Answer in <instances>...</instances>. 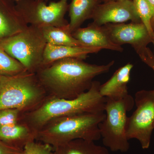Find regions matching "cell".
Segmentation results:
<instances>
[{"label": "cell", "instance_id": "27", "mask_svg": "<svg viewBox=\"0 0 154 154\" xmlns=\"http://www.w3.org/2000/svg\"><path fill=\"white\" fill-rule=\"evenodd\" d=\"M152 42H153V45H154V34Z\"/></svg>", "mask_w": 154, "mask_h": 154}, {"label": "cell", "instance_id": "15", "mask_svg": "<svg viewBox=\"0 0 154 154\" xmlns=\"http://www.w3.org/2000/svg\"><path fill=\"white\" fill-rule=\"evenodd\" d=\"M100 3V0H71L68 8L70 32L72 33L81 28L85 21L91 19L94 10Z\"/></svg>", "mask_w": 154, "mask_h": 154}, {"label": "cell", "instance_id": "30", "mask_svg": "<svg viewBox=\"0 0 154 154\" xmlns=\"http://www.w3.org/2000/svg\"><path fill=\"white\" fill-rule=\"evenodd\" d=\"M117 1H124V0H117Z\"/></svg>", "mask_w": 154, "mask_h": 154}, {"label": "cell", "instance_id": "13", "mask_svg": "<svg viewBox=\"0 0 154 154\" xmlns=\"http://www.w3.org/2000/svg\"><path fill=\"white\" fill-rule=\"evenodd\" d=\"M101 50L97 48L62 46L47 43L43 54L42 68L47 66L56 61L64 59L79 58L84 60L88 54L96 53Z\"/></svg>", "mask_w": 154, "mask_h": 154}, {"label": "cell", "instance_id": "24", "mask_svg": "<svg viewBox=\"0 0 154 154\" xmlns=\"http://www.w3.org/2000/svg\"><path fill=\"white\" fill-rule=\"evenodd\" d=\"M145 63L152 69L154 72V57L152 58H151V59L150 58Z\"/></svg>", "mask_w": 154, "mask_h": 154}, {"label": "cell", "instance_id": "19", "mask_svg": "<svg viewBox=\"0 0 154 154\" xmlns=\"http://www.w3.org/2000/svg\"><path fill=\"white\" fill-rule=\"evenodd\" d=\"M140 22L145 26L152 38L154 34V13L146 0H132Z\"/></svg>", "mask_w": 154, "mask_h": 154}, {"label": "cell", "instance_id": "8", "mask_svg": "<svg viewBox=\"0 0 154 154\" xmlns=\"http://www.w3.org/2000/svg\"><path fill=\"white\" fill-rule=\"evenodd\" d=\"M136 109L128 117L127 137L137 140L142 148L149 147L154 129V89L138 91L134 99Z\"/></svg>", "mask_w": 154, "mask_h": 154}, {"label": "cell", "instance_id": "33", "mask_svg": "<svg viewBox=\"0 0 154 154\" xmlns=\"http://www.w3.org/2000/svg\"></svg>", "mask_w": 154, "mask_h": 154}, {"label": "cell", "instance_id": "28", "mask_svg": "<svg viewBox=\"0 0 154 154\" xmlns=\"http://www.w3.org/2000/svg\"><path fill=\"white\" fill-rule=\"evenodd\" d=\"M113 1V0H105V1H104V2H108V1Z\"/></svg>", "mask_w": 154, "mask_h": 154}, {"label": "cell", "instance_id": "18", "mask_svg": "<svg viewBox=\"0 0 154 154\" xmlns=\"http://www.w3.org/2000/svg\"><path fill=\"white\" fill-rule=\"evenodd\" d=\"M28 26L18 12L10 15L0 9V41L21 32Z\"/></svg>", "mask_w": 154, "mask_h": 154}, {"label": "cell", "instance_id": "26", "mask_svg": "<svg viewBox=\"0 0 154 154\" xmlns=\"http://www.w3.org/2000/svg\"><path fill=\"white\" fill-rule=\"evenodd\" d=\"M36 1H40V2H46L48 0H36Z\"/></svg>", "mask_w": 154, "mask_h": 154}, {"label": "cell", "instance_id": "14", "mask_svg": "<svg viewBox=\"0 0 154 154\" xmlns=\"http://www.w3.org/2000/svg\"><path fill=\"white\" fill-rule=\"evenodd\" d=\"M36 133L21 122L0 127V140L19 149H23L27 144L36 141Z\"/></svg>", "mask_w": 154, "mask_h": 154}, {"label": "cell", "instance_id": "32", "mask_svg": "<svg viewBox=\"0 0 154 154\" xmlns=\"http://www.w3.org/2000/svg\"><path fill=\"white\" fill-rule=\"evenodd\" d=\"M1 75H0V79H1Z\"/></svg>", "mask_w": 154, "mask_h": 154}, {"label": "cell", "instance_id": "5", "mask_svg": "<svg viewBox=\"0 0 154 154\" xmlns=\"http://www.w3.org/2000/svg\"><path fill=\"white\" fill-rule=\"evenodd\" d=\"M105 98L106 116L99 125L102 143L111 151L126 152L130 148L126 135L127 114L133 108L134 99L129 94L118 100Z\"/></svg>", "mask_w": 154, "mask_h": 154}, {"label": "cell", "instance_id": "3", "mask_svg": "<svg viewBox=\"0 0 154 154\" xmlns=\"http://www.w3.org/2000/svg\"><path fill=\"white\" fill-rule=\"evenodd\" d=\"M105 116L104 112L85 113L54 119L37 132L36 141L54 148L75 140H99L101 138L99 125Z\"/></svg>", "mask_w": 154, "mask_h": 154}, {"label": "cell", "instance_id": "1", "mask_svg": "<svg viewBox=\"0 0 154 154\" xmlns=\"http://www.w3.org/2000/svg\"><path fill=\"white\" fill-rule=\"evenodd\" d=\"M79 58L56 61L36 72L37 79L48 96L66 99L76 98L91 88L94 78L106 73L113 66L87 63Z\"/></svg>", "mask_w": 154, "mask_h": 154}, {"label": "cell", "instance_id": "17", "mask_svg": "<svg viewBox=\"0 0 154 154\" xmlns=\"http://www.w3.org/2000/svg\"><path fill=\"white\" fill-rule=\"evenodd\" d=\"M41 29L48 44L62 46L87 47L73 37L69 30L68 25L65 27L49 26Z\"/></svg>", "mask_w": 154, "mask_h": 154}, {"label": "cell", "instance_id": "4", "mask_svg": "<svg viewBox=\"0 0 154 154\" xmlns=\"http://www.w3.org/2000/svg\"><path fill=\"white\" fill-rule=\"evenodd\" d=\"M47 97L35 73L25 71L15 75H1L0 110L17 109L27 113L36 109Z\"/></svg>", "mask_w": 154, "mask_h": 154}, {"label": "cell", "instance_id": "22", "mask_svg": "<svg viewBox=\"0 0 154 154\" xmlns=\"http://www.w3.org/2000/svg\"><path fill=\"white\" fill-rule=\"evenodd\" d=\"M22 113V111L17 109L0 110V127L18 123Z\"/></svg>", "mask_w": 154, "mask_h": 154}, {"label": "cell", "instance_id": "2", "mask_svg": "<svg viewBox=\"0 0 154 154\" xmlns=\"http://www.w3.org/2000/svg\"><path fill=\"white\" fill-rule=\"evenodd\" d=\"M100 82L94 81L91 88L75 99H59L48 96L34 110L23 113L20 122L37 133L48 122L54 119L85 113L105 112L106 98L99 94Z\"/></svg>", "mask_w": 154, "mask_h": 154}, {"label": "cell", "instance_id": "9", "mask_svg": "<svg viewBox=\"0 0 154 154\" xmlns=\"http://www.w3.org/2000/svg\"><path fill=\"white\" fill-rule=\"evenodd\" d=\"M103 27L113 42L121 46L130 45L140 57L150 49L147 45L152 42V38L141 22L110 23Z\"/></svg>", "mask_w": 154, "mask_h": 154}, {"label": "cell", "instance_id": "12", "mask_svg": "<svg viewBox=\"0 0 154 154\" xmlns=\"http://www.w3.org/2000/svg\"><path fill=\"white\" fill-rule=\"evenodd\" d=\"M134 65L128 63L116 71L112 77L99 87V94L102 97L114 100L123 99L128 95V85Z\"/></svg>", "mask_w": 154, "mask_h": 154}, {"label": "cell", "instance_id": "23", "mask_svg": "<svg viewBox=\"0 0 154 154\" xmlns=\"http://www.w3.org/2000/svg\"><path fill=\"white\" fill-rule=\"evenodd\" d=\"M22 150L12 147L0 140V154H18Z\"/></svg>", "mask_w": 154, "mask_h": 154}, {"label": "cell", "instance_id": "29", "mask_svg": "<svg viewBox=\"0 0 154 154\" xmlns=\"http://www.w3.org/2000/svg\"><path fill=\"white\" fill-rule=\"evenodd\" d=\"M100 1H101V2H104V1H105V0H100Z\"/></svg>", "mask_w": 154, "mask_h": 154}, {"label": "cell", "instance_id": "25", "mask_svg": "<svg viewBox=\"0 0 154 154\" xmlns=\"http://www.w3.org/2000/svg\"><path fill=\"white\" fill-rule=\"evenodd\" d=\"M151 6L154 13V0H146Z\"/></svg>", "mask_w": 154, "mask_h": 154}, {"label": "cell", "instance_id": "7", "mask_svg": "<svg viewBox=\"0 0 154 154\" xmlns=\"http://www.w3.org/2000/svg\"><path fill=\"white\" fill-rule=\"evenodd\" d=\"M68 0H59L47 5L36 0L18 1L17 11L25 23L39 28L53 26L65 27L69 23L65 19L68 11Z\"/></svg>", "mask_w": 154, "mask_h": 154}, {"label": "cell", "instance_id": "6", "mask_svg": "<svg viewBox=\"0 0 154 154\" xmlns=\"http://www.w3.org/2000/svg\"><path fill=\"white\" fill-rule=\"evenodd\" d=\"M47 44L41 28L28 25L21 32L0 41V47L27 71L36 73L42 67Z\"/></svg>", "mask_w": 154, "mask_h": 154}, {"label": "cell", "instance_id": "10", "mask_svg": "<svg viewBox=\"0 0 154 154\" xmlns=\"http://www.w3.org/2000/svg\"><path fill=\"white\" fill-rule=\"evenodd\" d=\"M91 19L99 26L131 21L141 22L132 0L108 1L100 3L94 10Z\"/></svg>", "mask_w": 154, "mask_h": 154}, {"label": "cell", "instance_id": "20", "mask_svg": "<svg viewBox=\"0 0 154 154\" xmlns=\"http://www.w3.org/2000/svg\"><path fill=\"white\" fill-rule=\"evenodd\" d=\"M27 71L17 60L12 57L0 47V75H15Z\"/></svg>", "mask_w": 154, "mask_h": 154}, {"label": "cell", "instance_id": "11", "mask_svg": "<svg viewBox=\"0 0 154 154\" xmlns=\"http://www.w3.org/2000/svg\"><path fill=\"white\" fill-rule=\"evenodd\" d=\"M74 38L87 47L97 48L122 52L121 45L111 40L103 26H99L92 22L86 28H80L72 33Z\"/></svg>", "mask_w": 154, "mask_h": 154}, {"label": "cell", "instance_id": "31", "mask_svg": "<svg viewBox=\"0 0 154 154\" xmlns=\"http://www.w3.org/2000/svg\"><path fill=\"white\" fill-rule=\"evenodd\" d=\"M16 1H17V2H18V1H19L20 0H16Z\"/></svg>", "mask_w": 154, "mask_h": 154}, {"label": "cell", "instance_id": "21", "mask_svg": "<svg viewBox=\"0 0 154 154\" xmlns=\"http://www.w3.org/2000/svg\"><path fill=\"white\" fill-rule=\"evenodd\" d=\"M18 154H53L51 146L37 141L27 144Z\"/></svg>", "mask_w": 154, "mask_h": 154}, {"label": "cell", "instance_id": "16", "mask_svg": "<svg viewBox=\"0 0 154 154\" xmlns=\"http://www.w3.org/2000/svg\"><path fill=\"white\" fill-rule=\"evenodd\" d=\"M53 154H110L106 147L84 139L71 141L53 148Z\"/></svg>", "mask_w": 154, "mask_h": 154}]
</instances>
